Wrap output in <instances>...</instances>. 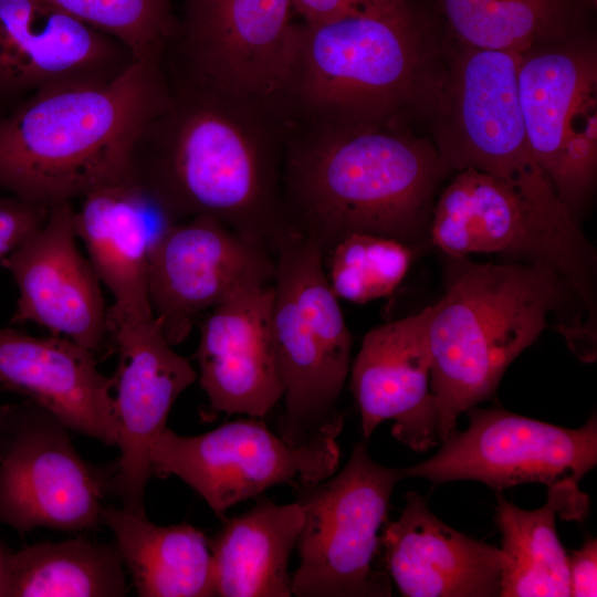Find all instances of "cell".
I'll return each instance as SVG.
<instances>
[{
	"mask_svg": "<svg viewBox=\"0 0 597 597\" xmlns=\"http://www.w3.org/2000/svg\"><path fill=\"white\" fill-rule=\"evenodd\" d=\"M169 83L168 104L135 143L129 178L166 223L209 216L274 252L289 232L281 109L273 101Z\"/></svg>",
	"mask_w": 597,
	"mask_h": 597,
	"instance_id": "cell-1",
	"label": "cell"
},
{
	"mask_svg": "<svg viewBox=\"0 0 597 597\" xmlns=\"http://www.w3.org/2000/svg\"><path fill=\"white\" fill-rule=\"evenodd\" d=\"M449 169L436 146L387 126L287 123L282 202L289 232L324 256L352 233L421 237L433 192Z\"/></svg>",
	"mask_w": 597,
	"mask_h": 597,
	"instance_id": "cell-2",
	"label": "cell"
},
{
	"mask_svg": "<svg viewBox=\"0 0 597 597\" xmlns=\"http://www.w3.org/2000/svg\"><path fill=\"white\" fill-rule=\"evenodd\" d=\"M163 56L106 82L43 88L0 116V188L48 208L129 178L135 143L170 98Z\"/></svg>",
	"mask_w": 597,
	"mask_h": 597,
	"instance_id": "cell-3",
	"label": "cell"
},
{
	"mask_svg": "<svg viewBox=\"0 0 597 597\" xmlns=\"http://www.w3.org/2000/svg\"><path fill=\"white\" fill-rule=\"evenodd\" d=\"M276 104L287 123L314 126L399 125L430 116L443 69L408 0L323 22L294 23Z\"/></svg>",
	"mask_w": 597,
	"mask_h": 597,
	"instance_id": "cell-4",
	"label": "cell"
},
{
	"mask_svg": "<svg viewBox=\"0 0 597 597\" xmlns=\"http://www.w3.org/2000/svg\"><path fill=\"white\" fill-rule=\"evenodd\" d=\"M565 281L541 262L467 268L431 305V392L440 443L489 399L513 360L547 327Z\"/></svg>",
	"mask_w": 597,
	"mask_h": 597,
	"instance_id": "cell-5",
	"label": "cell"
},
{
	"mask_svg": "<svg viewBox=\"0 0 597 597\" xmlns=\"http://www.w3.org/2000/svg\"><path fill=\"white\" fill-rule=\"evenodd\" d=\"M272 328L284 411L279 436L293 446L338 438V401L352 365V334L311 240L289 232L274 250Z\"/></svg>",
	"mask_w": 597,
	"mask_h": 597,
	"instance_id": "cell-6",
	"label": "cell"
},
{
	"mask_svg": "<svg viewBox=\"0 0 597 597\" xmlns=\"http://www.w3.org/2000/svg\"><path fill=\"white\" fill-rule=\"evenodd\" d=\"M460 46L430 116L443 164L495 177L544 210L573 217L531 150L517 90L521 55Z\"/></svg>",
	"mask_w": 597,
	"mask_h": 597,
	"instance_id": "cell-7",
	"label": "cell"
},
{
	"mask_svg": "<svg viewBox=\"0 0 597 597\" xmlns=\"http://www.w3.org/2000/svg\"><path fill=\"white\" fill-rule=\"evenodd\" d=\"M366 443L353 448L341 471L293 489L304 515L295 546L294 596H391L390 577L376 558L391 494L404 475L402 469L377 463Z\"/></svg>",
	"mask_w": 597,
	"mask_h": 597,
	"instance_id": "cell-8",
	"label": "cell"
},
{
	"mask_svg": "<svg viewBox=\"0 0 597 597\" xmlns=\"http://www.w3.org/2000/svg\"><path fill=\"white\" fill-rule=\"evenodd\" d=\"M71 429L32 399L0 407V523L20 534L36 527L95 530L109 469L85 461Z\"/></svg>",
	"mask_w": 597,
	"mask_h": 597,
	"instance_id": "cell-9",
	"label": "cell"
},
{
	"mask_svg": "<svg viewBox=\"0 0 597 597\" xmlns=\"http://www.w3.org/2000/svg\"><path fill=\"white\" fill-rule=\"evenodd\" d=\"M339 457L337 438L293 446L253 417L197 436L166 427L150 448L153 474L179 478L222 521L230 507L272 486L325 480L337 471Z\"/></svg>",
	"mask_w": 597,
	"mask_h": 597,
	"instance_id": "cell-10",
	"label": "cell"
},
{
	"mask_svg": "<svg viewBox=\"0 0 597 597\" xmlns=\"http://www.w3.org/2000/svg\"><path fill=\"white\" fill-rule=\"evenodd\" d=\"M293 13L292 0H181L163 55L168 78L276 102Z\"/></svg>",
	"mask_w": 597,
	"mask_h": 597,
	"instance_id": "cell-11",
	"label": "cell"
},
{
	"mask_svg": "<svg viewBox=\"0 0 597 597\" xmlns=\"http://www.w3.org/2000/svg\"><path fill=\"white\" fill-rule=\"evenodd\" d=\"M430 235L451 256L503 253L545 263L589 304L591 251L574 217L544 210L495 177L458 170L432 208Z\"/></svg>",
	"mask_w": 597,
	"mask_h": 597,
	"instance_id": "cell-12",
	"label": "cell"
},
{
	"mask_svg": "<svg viewBox=\"0 0 597 597\" xmlns=\"http://www.w3.org/2000/svg\"><path fill=\"white\" fill-rule=\"evenodd\" d=\"M575 35L524 53L517 69L531 150L573 214L597 167V59Z\"/></svg>",
	"mask_w": 597,
	"mask_h": 597,
	"instance_id": "cell-13",
	"label": "cell"
},
{
	"mask_svg": "<svg viewBox=\"0 0 597 597\" xmlns=\"http://www.w3.org/2000/svg\"><path fill=\"white\" fill-rule=\"evenodd\" d=\"M469 426L453 431L431 458L402 468L404 479L482 482L495 491L523 483H579L597 463V418L577 429L501 408H469Z\"/></svg>",
	"mask_w": 597,
	"mask_h": 597,
	"instance_id": "cell-14",
	"label": "cell"
},
{
	"mask_svg": "<svg viewBox=\"0 0 597 597\" xmlns=\"http://www.w3.org/2000/svg\"><path fill=\"white\" fill-rule=\"evenodd\" d=\"M274 252L223 222L198 216L165 224L154 237L148 296L166 341L184 342L201 313L234 291L273 283Z\"/></svg>",
	"mask_w": 597,
	"mask_h": 597,
	"instance_id": "cell-15",
	"label": "cell"
},
{
	"mask_svg": "<svg viewBox=\"0 0 597 597\" xmlns=\"http://www.w3.org/2000/svg\"><path fill=\"white\" fill-rule=\"evenodd\" d=\"M134 60L122 42L45 0H0V116L46 87L109 81Z\"/></svg>",
	"mask_w": 597,
	"mask_h": 597,
	"instance_id": "cell-16",
	"label": "cell"
},
{
	"mask_svg": "<svg viewBox=\"0 0 597 597\" xmlns=\"http://www.w3.org/2000/svg\"><path fill=\"white\" fill-rule=\"evenodd\" d=\"M111 334L119 354L112 378L121 455L108 492L119 499L124 510L146 516V485L154 475L151 444L197 371L189 359L172 349L155 317Z\"/></svg>",
	"mask_w": 597,
	"mask_h": 597,
	"instance_id": "cell-17",
	"label": "cell"
},
{
	"mask_svg": "<svg viewBox=\"0 0 597 597\" xmlns=\"http://www.w3.org/2000/svg\"><path fill=\"white\" fill-rule=\"evenodd\" d=\"M76 239L72 202L57 203L0 263L19 289L13 323L32 322L95 353L108 333L107 308Z\"/></svg>",
	"mask_w": 597,
	"mask_h": 597,
	"instance_id": "cell-18",
	"label": "cell"
},
{
	"mask_svg": "<svg viewBox=\"0 0 597 597\" xmlns=\"http://www.w3.org/2000/svg\"><path fill=\"white\" fill-rule=\"evenodd\" d=\"M273 283L250 285L211 308L196 352L199 381L218 413L263 419L283 398L272 328Z\"/></svg>",
	"mask_w": 597,
	"mask_h": 597,
	"instance_id": "cell-19",
	"label": "cell"
},
{
	"mask_svg": "<svg viewBox=\"0 0 597 597\" xmlns=\"http://www.w3.org/2000/svg\"><path fill=\"white\" fill-rule=\"evenodd\" d=\"M432 306L371 328L350 365V390L367 441L392 420V436L413 451L440 443L431 392L429 321Z\"/></svg>",
	"mask_w": 597,
	"mask_h": 597,
	"instance_id": "cell-20",
	"label": "cell"
},
{
	"mask_svg": "<svg viewBox=\"0 0 597 597\" xmlns=\"http://www.w3.org/2000/svg\"><path fill=\"white\" fill-rule=\"evenodd\" d=\"M385 570L406 597H500L501 549L440 521L416 493L381 530Z\"/></svg>",
	"mask_w": 597,
	"mask_h": 597,
	"instance_id": "cell-21",
	"label": "cell"
},
{
	"mask_svg": "<svg viewBox=\"0 0 597 597\" xmlns=\"http://www.w3.org/2000/svg\"><path fill=\"white\" fill-rule=\"evenodd\" d=\"M0 389L34 400L73 432L117 444L113 378L100 373L94 352L80 344L0 328Z\"/></svg>",
	"mask_w": 597,
	"mask_h": 597,
	"instance_id": "cell-22",
	"label": "cell"
},
{
	"mask_svg": "<svg viewBox=\"0 0 597 597\" xmlns=\"http://www.w3.org/2000/svg\"><path fill=\"white\" fill-rule=\"evenodd\" d=\"M154 209L130 179L94 189L74 208V228L90 263L111 292L108 333L154 318L148 296L150 238L148 212ZM157 212V211H156Z\"/></svg>",
	"mask_w": 597,
	"mask_h": 597,
	"instance_id": "cell-23",
	"label": "cell"
},
{
	"mask_svg": "<svg viewBox=\"0 0 597 597\" xmlns=\"http://www.w3.org/2000/svg\"><path fill=\"white\" fill-rule=\"evenodd\" d=\"M303 522L296 501L276 504L265 498L249 511L223 520L209 538L216 596H293L289 562Z\"/></svg>",
	"mask_w": 597,
	"mask_h": 597,
	"instance_id": "cell-24",
	"label": "cell"
},
{
	"mask_svg": "<svg viewBox=\"0 0 597 597\" xmlns=\"http://www.w3.org/2000/svg\"><path fill=\"white\" fill-rule=\"evenodd\" d=\"M588 496L578 483L548 486L546 503L523 510L498 493L496 524L502 534L500 597H569L568 558L556 517L582 521Z\"/></svg>",
	"mask_w": 597,
	"mask_h": 597,
	"instance_id": "cell-25",
	"label": "cell"
},
{
	"mask_svg": "<svg viewBox=\"0 0 597 597\" xmlns=\"http://www.w3.org/2000/svg\"><path fill=\"white\" fill-rule=\"evenodd\" d=\"M101 524L113 532L138 596H216L212 553L202 531L187 523L156 525L112 505H103Z\"/></svg>",
	"mask_w": 597,
	"mask_h": 597,
	"instance_id": "cell-26",
	"label": "cell"
},
{
	"mask_svg": "<svg viewBox=\"0 0 597 597\" xmlns=\"http://www.w3.org/2000/svg\"><path fill=\"white\" fill-rule=\"evenodd\" d=\"M462 46L524 53L576 34L587 0H436Z\"/></svg>",
	"mask_w": 597,
	"mask_h": 597,
	"instance_id": "cell-27",
	"label": "cell"
},
{
	"mask_svg": "<svg viewBox=\"0 0 597 597\" xmlns=\"http://www.w3.org/2000/svg\"><path fill=\"white\" fill-rule=\"evenodd\" d=\"M115 543L41 542L11 552L4 597H122L128 588Z\"/></svg>",
	"mask_w": 597,
	"mask_h": 597,
	"instance_id": "cell-28",
	"label": "cell"
},
{
	"mask_svg": "<svg viewBox=\"0 0 597 597\" xmlns=\"http://www.w3.org/2000/svg\"><path fill=\"white\" fill-rule=\"evenodd\" d=\"M412 258L410 245L388 237L352 233L324 256L326 276L338 300L365 304L395 292Z\"/></svg>",
	"mask_w": 597,
	"mask_h": 597,
	"instance_id": "cell-29",
	"label": "cell"
},
{
	"mask_svg": "<svg viewBox=\"0 0 597 597\" xmlns=\"http://www.w3.org/2000/svg\"><path fill=\"white\" fill-rule=\"evenodd\" d=\"M118 40L134 59L163 56L177 27L174 0H45Z\"/></svg>",
	"mask_w": 597,
	"mask_h": 597,
	"instance_id": "cell-30",
	"label": "cell"
},
{
	"mask_svg": "<svg viewBox=\"0 0 597 597\" xmlns=\"http://www.w3.org/2000/svg\"><path fill=\"white\" fill-rule=\"evenodd\" d=\"M49 210L14 196L0 197V262L45 221Z\"/></svg>",
	"mask_w": 597,
	"mask_h": 597,
	"instance_id": "cell-31",
	"label": "cell"
},
{
	"mask_svg": "<svg viewBox=\"0 0 597 597\" xmlns=\"http://www.w3.org/2000/svg\"><path fill=\"white\" fill-rule=\"evenodd\" d=\"M402 0H292L302 21L323 22L389 8Z\"/></svg>",
	"mask_w": 597,
	"mask_h": 597,
	"instance_id": "cell-32",
	"label": "cell"
},
{
	"mask_svg": "<svg viewBox=\"0 0 597 597\" xmlns=\"http://www.w3.org/2000/svg\"><path fill=\"white\" fill-rule=\"evenodd\" d=\"M567 558L570 596H597V540L588 538Z\"/></svg>",
	"mask_w": 597,
	"mask_h": 597,
	"instance_id": "cell-33",
	"label": "cell"
},
{
	"mask_svg": "<svg viewBox=\"0 0 597 597\" xmlns=\"http://www.w3.org/2000/svg\"><path fill=\"white\" fill-rule=\"evenodd\" d=\"M10 551L0 541V597H4Z\"/></svg>",
	"mask_w": 597,
	"mask_h": 597,
	"instance_id": "cell-34",
	"label": "cell"
},
{
	"mask_svg": "<svg viewBox=\"0 0 597 597\" xmlns=\"http://www.w3.org/2000/svg\"><path fill=\"white\" fill-rule=\"evenodd\" d=\"M588 3L593 4L596 2V0H587Z\"/></svg>",
	"mask_w": 597,
	"mask_h": 597,
	"instance_id": "cell-35",
	"label": "cell"
}]
</instances>
